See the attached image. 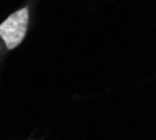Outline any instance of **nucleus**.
<instances>
[{"instance_id": "1", "label": "nucleus", "mask_w": 156, "mask_h": 140, "mask_svg": "<svg viewBox=\"0 0 156 140\" xmlns=\"http://www.w3.org/2000/svg\"><path fill=\"white\" fill-rule=\"evenodd\" d=\"M28 9H20L0 24V36L7 49H14L24 41L28 28Z\"/></svg>"}]
</instances>
